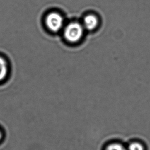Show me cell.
Segmentation results:
<instances>
[{
  "label": "cell",
  "mask_w": 150,
  "mask_h": 150,
  "mask_svg": "<svg viewBox=\"0 0 150 150\" xmlns=\"http://www.w3.org/2000/svg\"><path fill=\"white\" fill-rule=\"evenodd\" d=\"M83 27L78 23L69 24L65 28L64 36L67 41L75 43L80 40L83 35Z\"/></svg>",
  "instance_id": "1"
},
{
  "label": "cell",
  "mask_w": 150,
  "mask_h": 150,
  "mask_svg": "<svg viewBox=\"0 0 150 150\" xmlns=\"http://www.w3.org/2000/svg\"><path fill=\"white\" fill-rule=\"evenodd\" d=\"M46 22L47 27L50 30L57 32L63 26L64 20L60 14L53 12L47 16Z\"/></svg>",
  "instance_id": "2"
},
{
  "label": "cell",
  "mask_w": 150,
  "mask_h": 150,
  "mask_svg": "<svg viewBox=\"0 0 150 150\" xmlns=\"http://www.w3.org/2000/svg\"><path fill=\"white\" fill-rule=\"evenodd\" d=\"M98 21L96 17L93 15L86 16L84 19V26L88 30H93L98 25Z\"/></svg>",
  "instance_id": "3"
},
{
  "label": "cell",
  "mask_w": 150,
  "mask_h": 150,
  "mask_svg": "<svg viewBox=\"0 0 150 150\" xmlns=\"http://www.w3.org/2000/svg\"><path fill=\"white\" fill-rule=\"evenodd\" d=\"M8 64L6 60L0 57V81H3L8 74Z\"/></svg>",
  "instance_id": "4"
},
{
  "label": "cell",
  "mask_w": 150,
  "mask_h": 150,
  "mask_svg": "<svg viewBox=\"0 0 150 150\" xmlns=\"http://www.w3.org/2000/svg\"><path fill=\"white\" fill-rule=\"evenodd\" d=\"M103 150H127L123 144L118 142H113L108 144Z\"/></svg>",
  "instance_id": "5"
},
{
  "label": "cell",
  "mask_w": 150,
  "mask_h": 150,
  "mask_svg": "<svg viewBox=\"0 0 150 150\" xmlns=\"http://www.w3.org/2000/svg\"><path fill=\"white\" fill-rule=\"evenodd\" d=\"M127 150H144V145L138 142H131L127 148Z\"/></svg>",
  "instance_id": "6"
},
{
  "label": "cell",
  "mask_w": 150,
  "mask_h": 150,
  "mask_svg": "<svg viewBox=\"0 0 150 150\" xmlns=\"http://www.w3.org/2000/svg\"><path fill=\"white\" fill-rule=\"evenodd\" d=\"M2 138H3V134L0 130V142H1V140H2Z\"/></svg>",
  "instance_id": "7"
}]
</instances>
